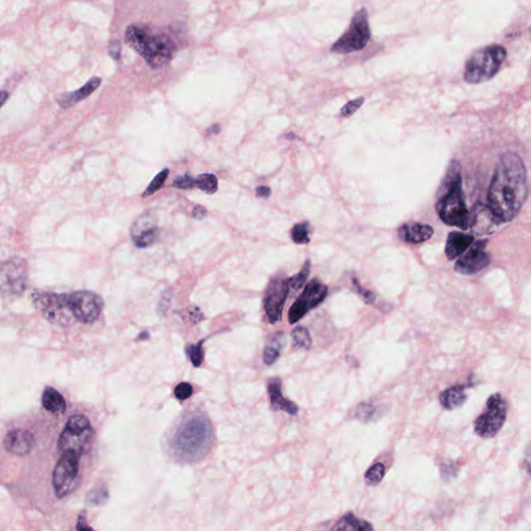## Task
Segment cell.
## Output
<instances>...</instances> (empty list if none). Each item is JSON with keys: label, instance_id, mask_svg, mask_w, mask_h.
<instances>
[{"label": "cell", "instance_id": "cell-34", "mask_svg": "<svg viewBox=\"0 0 531 531\" xmlns=\"http://www.w3.org/2000/svg\"><path fill=\"white\" fill-rule=\"evenodd\" d=\"M188 355L194 367H199L204 360L203 342L198 343L195 346H189Z\"/></svg>", "mask_w": 531, "mask_h": 531}, {"label": "cell", "instance_id": "cell-39", "mask_svg": "<svg viewBox=\"0 0 531 531\" xmlns=\"http://www.w3.org/2000/svg\"><path fill=\"white\" fill-rule=\"evenodd\" d=\"M353 285H354L356 291L358 292L359 295L365 300V303L371 304L376 300V295L373 292L365 290V288L361 287L360 283H358L356 279H352Z\"/></svg>", "mask_w": 531, "mask_h": 531}, {"label": "cell", "instance_id": "cell-43", "mask_svg": "<svg viewBox=\"0 0 531 531\" xmlns=\"http://www.w3.org/2000/svg\"><path fill=\"white\" fill-rule=\"evenodd\" d=\"M271 194V189L269 187H265V186H259L257 188V195L259 197L268 198Z\"/></svg>", "mask_w": 531, "mask_h": 531}, {"label": "cell", "instance_id": "cell-25", "mask_svg": "<svg viewBox=\"0 0 531 531\" xmlns=\"http://www.w3.org/2000/svg\"><path fill=\"white\" fill-rule=\"evenodd\" d=\"M42 404L43 407L51 413H63L67 409L65 398L52 387H47L43 392Z\"/></svg>", "mask_w": 531, "mask_h": 531}, {"label": "cell", "instance_id": "cell-36", "mask_svg": "<svg viewBox=\"0 0 531 531\" xmlns=\"http://www.w3.org/2000/svg\"><path fill=\"white\" fill-rule=\"evenodd\" d=\"M108 498V492L105 488L97 487L94 488L91 492H89V496H87V500L89 503L93 504H101L105 502Z\"/></svg>", "mask_w": 531, "mask_h": 531}, {"label": "cell", "instance_id": "cell-35", "mask_svg": "<svg viewBox=\"0 0 531 531\" xmlns=\"http://www.w3.org/2000/svg\"><path fill=\"white\" fill-rule=\"evenodd\" d=\"M173 186L177 188V189H192V188L195 187V177H192L189 173L180 175V177H177L173 180Z\"/></svg>", "mask_w": 531, "mask_h": 531}, {"label": "cell", "instance_id": "cell-7", "mask_svg": "<svg viewBox=\"0 0 531 531\" xmlns=\"http://www.w3.org/2000/svg\"><path fill=\"white\" fill-rule=\"evenodd\" d=\"M508 415V404L503 396L495 393L490 396L485 411L477 418L475 422L477 435L484 439H490L498 434Z\"/></svg>", "mask_w": 531, "mask_h": 531}, {"label": "cell", "instance_id": "cell-17", "mask_svg": "<svg viewBox=\"0 0 531 531\" xmlns=\"http://www.w3.org/2000/svg\"><path fill=\"white\" fill-rule=\"evenodd\" d=\"M3 445L9 453L22 457L30 453L34 448V438L28 431L18 429L8 433Z\"/></svg>", "mask_w": 531, "mask_h": 531}, {"label": "cell", "instance_id": "cell-8", "mask_svg": "<svg viewBox=\"0 0 531 531\" xmlns=\"http://www.w3.org/2000/svg\"><path fill=\"white\" fill-rule=\"evenodd\" d=\"M91 436L93 429L87 418L85 415L72 416L59 436L57 446L61 453L65 451H75L83 455Z\"/></svg>", "mask_w": 531, "mask_h": 531}, {"label": "cell", "instance_id": "cell-16", "mask_svg": "<svg viewBox=\"0 0 531 531\" xmlns=\"http://www.w3.org/2000/svg\"><path fill=\"white\" fill-rule=\"evenodd\" d=\"M501 224V220L487 206L477 205L471 213L470 228L479 236L493 234Z\"/></svg>", "mask_w": 531, "mask_h": 531}, {"label": "cell", "instance_id": "cell-13", "mask_svg": "<svg viewBox=\"0 0 531 531\" xmlns=\"http://www.w3.org/2000/svg\"><path fill=\"white\" fill-rule=\"evenodd\" d=\"M291 290L289 279L277 277L269 283L263 300V307L271 324L281 320L283 307Z\"/></svg>", "mask_w": 531, "mask_h": 531}, {"label": "cell", "instance_id": "cell-33", "mask_svg": "<svg viewBox=\"0 0 531 531\" xmlns=\"http://www.w3.org/2000/svg\"><path fill=\"white\" fill-rule=\"evenodd\" d=\"M310 261L307 259V261H305V263H304L303 267H302L301 271H300L298 274L289 277L291 289L295 290V291L301 289V288L303 287L304 283H305L306 279L310 277Z\"/></svg>", "mask_w": 531, "mask_h": 531}, {"label": "cell", "instance_id": "cell-30", "mask_svg": "<svg viewBox=\"0 0 531 531\" xmlns=\"http://www.w3.org/2000/svg\"><path fill=\"white\" fill-rule=\"evenodd\" d=\"M310 226L308 222L295 224L291 230V237L297 244H307L310 241Z\"/></svg>", "mask_w": 531, "mask_h": 531}, {"label": "cell", "instance_id": "cell-24", "mask_svg": "<svg viewBox=\"0 0 531 531\" xmlns=\"http://www.w3.org/2000/svg\"><path fill=\"white\" fill-rule=\"evenodd\" d=\"M439 400H440L441 405L445 409H457L466 402L467 394L465 392V387L464 386H453V387L448 388L440 394Z\"/></svg>", "mask_w": 531, "mask_h": 531}, {"label": "cell", "instance_id": "cell-26", "mask_svg": "<svg viewBox=\"0 0 531 531\" xmlns=\"http://www.w3.org/2000/svg\"><path fill=\"white\" fill-rule=\"evenodd\" d=\"M269 340L270 342L267 344L263 350V359L265 365H272L281 356V349L283 347V334H274Z\"/></svg>", "mask_w": 531, "mask_h": 531}, {"label": "cell", "instance_id": "cell-1", "mask_svg": "<svg viewBox=\"0 0 531 531\" xmlns=\"http://www.w3.org/2000/svg\"><path fill=\"white\" fill-rule=\"evenodd\" d=\"M527 173L519 155L506 153L500 157L488 193L489 207L503 222L514 219L526 201Z\"/></svg>", "mask_w": 531, "mask_h": 531}, {"label": "cell", "instance_id": "cell-41", "mask_svg": "<svg viewBox=\"0 0 531 531\" xmlns=\"http://www.w3.org/2000/svg\"><path fill=\"white\" fill-rule=\"evenodd\" d=\"M207 209L203 206H196L192 211V217L195 219H204L207 216Z\"/></svg>", "mask_w": 531, "mask_h": 531}, {"label": "cell", "instance_id": "cell-37", "mask_svg": "<svg viewBox=\"0 0 531 531\" xmlns=\"http://www.w3.org/2000/svg\"><path fill=\"white\" fill-rule=\"evenodd\" d=\"M192 393H193V387H192L191 384L186 383V382L180 383L175 389V398H179L181 401L189 398Z\"/></svg>", "mask_w": 531, "mask_h": 531}, {"label": "cell", "instance_id": "cell-18", "mask_svg": "<svg viewBox=\"0 0 531 531\" xmlns=\"http://www.w3.org/2000/svg\"><path fill=\"white\" fill-rule=\"evenodd\" d=\"M26 285V269L24 263L10 261L8 268L3 270V287H8L12 293L22 292Z\"/></svg>", "mask_w": 531, "mask_h": 531}, {"label": "cell", "instance_id": "cell-32", "mask_svg": "<svg viewBox=\"0 0 531 531\" xmlns=\"http://www.w3.org/2000/svg\"><path fill=\"white\" fill-rule=\"evenodd\" d=\"M169 169H164L162 171H160V173H159L158 175L154 177V179H153L152 183H151L150 185L147 187V189L144 190L142 197H149V196L153 195V194H155L157 191H159V190L162 188V186L164 185L165 181H166L167 177H169Z\"/></svg>", "mask_w": 531, "mask_h": 531}, {"label": "cell", "instance_id": "cell-5", "mask_svg": "<svg viewBox=\"0 0 531 531\" xmlns=\"http://www.w3.org/2000/svg\"><path fill=\"white\" fill-rule=\"evenodd\" d=\"M506 58V50L501 45H489L475 50L467 59L464 79L468 83H486L493 78Z\"/></svg>", "mask_w": 531, "mask_h": 531}, {"label": "cell", "instance_id": "cell-3", "mask_svg": "<svg viewBox=\"0 0 531 531\" xmlns=\"http://www.w3.org/2000/svg\"><path fill=\"white\" fill-rule=\"evenodd\" d=\"M212 426L201 413L190 414L180 424L171 441L173 453L187 462L205 457L211 446Z\"/></svg>", "mask_w": 531, "mask_h": 531}, {"label": "cell", "instance_id": "cell-12", "mask_svg": "<svg viewBox=\"0 0 531 531\" xmlns=\"http://www.w3.org/2000/svg\"><path fill=\"white\" fill-rule=\"evenodd\" d=\"M327 295H328V287L326 285L318 279L310 281L303 290V293L290 308V324H295L298 321L301 320V318H303L310 310L320 305L326 299Z\"/></svg>", "mask_w": 531, "mask_h": 531}, {"label": "cell", "instance_id": "cell-45", "mask_svg": "<svg viewBox=\"0 0 531 531\" xmlns=\"http://www.w3.org/2000/svg\"><path fill=\"white\" fill-rule=\"evenodd\" d=\"M9 98V93L7 91H3L0 93V100H1V105H5L6 101Z\"/></svg>", "mask_w": 531, "mask_h": 531}, {"label": "cell", "instance_id": "cell-6", "mask_svg": "<svg viewBox=\"0 0 531 531\" xmlns=\"http://www.w3.org/2000/svg\"><path fill=\"white\" fill-rule=\"evenodd\" d=\"M371 39L369 16L365 9H360L351 20L349 30L334 43L331 52L349 54L362 50Z\"/></svg>", "mask_w": 531, "mask_h": 531}, {"label": "cell", "instance_id": "cell-23", "mask_svg": "<svg viewBox=\"0 0 531 531\" xmlns=\"http://www.w3.org/2000/svg\"><path fill=\"white\" fill-rule=\"evenodd\" d=\"M331 531H373V528L371 523L348 512L334 525Z\"/></svg>", "mask_w": 531, "mask_h": 531}, {"label": "cell", "instance_id": "cell-28", "mask_svg": "<svg viewBox=\"0 0 531 531\" xmlns=\"http://www.w3.org/2000/svg\"><path fill=\"white\" fill-rule=\"evenodd\" d=\"M292 338L296 348L300 350H310L312 348V340L310 331L305 327L298 326L292 331Z\"/></svg>", "mask_w": 531, "mask_h": 531}, {"label": "cell", "instance_id": "cell-4", "mask_svg": "<svg viewBox=\"0 0 531 531\" xmlns=\"http://www.w3.org/2000/svg\"><path fill=\"white\" fill-rule=\"evenodd\" d=\"M124 41L153 69L166 65L175 52V43L167 34H153L148 28L136 24L127 28Z\"/></svg>", "mask_w": 531, "mask_h": 531}, {"label": "cell", "instance_id": "cell-42", "mask_svg": "<svg viewBox=\"0 0 531 531\" xmlns=\"http://www.w3.org/2000/svg\"><path fill=\"white\" fill-rule=\"evenodd\" d=\"M77 531H95L91 526L87 524V519L83 514H81L78 518V523H77Z\"/></svg>", "mask_w": 531, "mask_h": 531}, {"label": "cell", "instance_id": "cell-27", "mask_svg": "<svg viewBox=\"0 0 531 531\" xmlns=\"http://www.w3.org/2000/svg\"><path fill=\"white\" fill-rule=\"evenodd\" d=\"M382 412L383 409L380 406L373 405L371 403H361L354 410L353 416L360 422H369L371 420H378Z\"/></svg>", "mask_w": 531, "mask_h": 531}, {"label": "cell", "instance_id": "cell-31", "mask_svg": "<svg viewBox=\"0 0 531 531\" xmlns=\"http://www.w3.org/2000/svg\"><path fill=\"white\" fill-rule=\"evenodd\" d=\"M385 465L383 463L373 464V466L365 473V481L367 485L377 486L381 483L382 479L385 477Z\"/></svg>", "mask_w": 531, "mask_h": 531}, {"label": "cell", "instance_id": "cell-46", "mask_svg": "<svg viewBox=\"0 0 531 531\" xmlns=\"http://www.w3.org/2000/svg\"><path fill=\"white\" fill-rule=\"evenodd\" d=\"M526 467H527V470H528L529 473H530L531 475V455H529L528 457H527Z\"/></svg>", "mask_w": 531, "mask_h": 531}, {"label": "cell", "instance_id": "cell-44", "mask_svg": "<svg viewBox=\"0 0 531 531\" xmlns=\"http://www.w3.org/2000/svg\"><path fill=\"white\" fill-rule=\"evenodd\" d=\"M220 131V126L219 124H213V126L211 127V128L208 129L207 130V134L208 136H211V134H217L218 132Z\"/></svg>", "mask_w": 531, "mask_h": 531}, {"label": "cell", "instance_id": "cell-38", "mask_svg": "<svg viewBox=\"0 0 531 531\" xmlns=\"http://www.w3.org/2000/svg\"><path fill=\"white\" fill-rule=\"evenodd\" d=\"M363 102H365V99H363V98H358V99L348 102V103H347L346 105L342 108V111H340V113H342V116H345V118H349V116L354 114L355 112H356L357 110L360 108V106L362 105Z\"/></svg>", "mask_w": 531, "mask_h": 531}, {"label": "cell", "instance_id": "cell-10", "mask_svg": "<svg viewBox=\"0 0 531 531\" xmlns=\"http://www.w3.org/2000/svg\"><path fill=\"white\" fill-rule=\"evenodd\" d=\"M34 305L41 314L56 325L67 326L75 320L67 294L42 293L34 294Z\"/></svg>", "mask_w": 531, "mask_h": 531}, {"label": "cell", "instance_id": "cell-29", "mask_svg": "<svg viewBox=\"0 0 531 531\" xmlns=\"http://www.w3.org/2000/svg\"><path fill=\"white\" fill-rule=\"evenodd\" d=\"M195 187L207 194H214L218 190V180L213 173H202L195 177Z\"/></svg>", "mask_w": 531, "mask_h": 531}, {"label": "cell", "instance_id": "cell-40", "mask_svg": "<svg viewBox=\"0 0 531 531\" xmlns=\"http://www.w3.org/2000/svg\"><path fill=\"white\" fill-rule=\"evenodd\" d=\"M120 51H122L120 43L118 40H112L108 46V52H109L110 56L113 57L116 61H118L120 57Z\"/></svg>", "mask_w": 531, "mask_h": 531}, {"label": "cell", "instance_id": "cell-19", "mask_svg": "<svg viewBox=\"0 0 531 531\" xmlns=\"http://www.w3.org/2000/svg\"><path fill=\"white\" fill-rule=\"evenodd\" d=\"M101 83L102 79L100 77H94L85 83V87H80L76 91H70V93H63L59 95L56 102L63 109H68V108L76 105L79 102L87 99L101 85Z\"/></svg>", "mask_w": 531, "mask_h": 531}, {"label": "cell", "instance_id": "cell-20", "mask_svg": "<svg viewBox=\"0 0 531 531\" xmlns=\"http://www.w3.org/2000/svg\"><path fill=\"white\" fill-rule=\"evenodd\" d=\"M268 393L272 410L287 412L291 415H295L298 413V410H299L298 406L293 402L283 398V392H281V380L279 378H272V379L269 380Z\"/></svg>", "mask_w": 531, "mask_h": 531}, {"label": "cell", "instance_id": "cell-2", "mask_svg": "<svg viewBox=\"0 0 531 531\" xmlns=\"http://www.w3.org/2000/svg\"><path fill=\"white\" fill-rule=\"evenodd\" d=\"M437 213L444 224L461 230L470 228L471 214L465 203L462 169L459 161L453 160L447 167L437 192Z\"/></svg>", "mask_w": 531, "mask_h": 531}, {"label": "cell", "instance_id": "cell-9", "mask_svg": "<svg viewBox=\"0 0 531 531\" xmlns=\"http://www.w3.org/2000/svg\"><path fill=\"white\" fill-rule=\"evenodd\" d=\"M75 451L61 453L52 475V485L57 498H63L74 490L78 479L79 459Z\"/></svg>", "mask_w": 531, "mask_h": 531}, {"label": "cell", "instance_id": "cell-21", "mask_svg": "<svg viewBox=\"0 0 531 531\" xmlns=\"http://www.w3.org/2000/svg\"><path fill=\"white\" fill-rule=\"evenodd\" d=\"M475 243V237L459 232H451L448 235L445 247L447 259L453 261L462 257Z\"/></svg>", "mask_w": 531, "mask_h": 531}, {"label": "cell", "instance_id": "cell-15", "mask_svg": "<svg viewBox=\"0 0 531 531\" xmlns=\"http://www.w3.org/2000/svg\"><path fill=\"white\" fill-rule=\"evenodd\" d=\"M130 232L131 238L136 246L140 248L151 246L156 242L159 236L156 219L152 214L147 212L134 221Z\"/></svg>", "mask_w": 531, "mask_h": 531}, {"label": "cell", "instance_id": "cell-11", "mask_svg": "<svg viewBox=\"0 0 531 531\" xmlns=\"http://www.w3.org/2000/svg\"><path fill=\"white\" fill-rule=\"evenodd\" d=\"M69 306L75 320L91 324L99 320L103 310V300L89 291H77L68 295Z\"/></svg>", "mask_w": 531, "mask_h": 531}, {"label": "cell", "instance_id": "cell-14", "mask_svg": "<svg viewBox=\"0 0 531 531\" xmlns=\"http://www.w3.org/2000/svg\"><path fill=\"white\" fill-rule=\"evenodd\" d=\"M487 240L475 242L466 252L464 253L457 263L455 269L457 273L464 275H473L481 272L491 263L489 254L486 252Z\"/></svg>", "mask_w": 531, "mask_h": 531}, {"label": "cell", "instance_id": "cell-22", "mask_svg": "<svg viewBox=\"0 0 531 531\" xmlns=\"http://www.w3.org/2000/svg\"><path fill=\"white\" fill-rule=\"evenodd\" d=\"M433 234H434V230H433L432 226H428V224H418V222H409V224H404L398 230V236L402 240L408 243H413V244L428 241L433 236Z\"/></svg>", "mask_w": 531, "mask_h": 531}]
</instances>
